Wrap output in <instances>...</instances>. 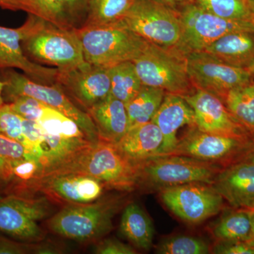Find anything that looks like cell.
Returning a JSON list of instances; mask_svg holds the SVG:
<instances>
[{"instance_id": "2", "label": "cell", "mask_w": 254, "mask_h": 254, "mask_svg": "<svg viewBox=\"0 0 254 254\" xmlns=\"http://www.w3.org/2000/svg\"><path fill=\"white\" fill-rule=\"evenodd\" d=\"M128 202L124 195H108L85 204L64 205L48 219L55 235L76 242H96L113 230V219Z\"/></svg>"}, {"instance_id": "24", "label": "cell", "mask_w": 254, "mask_h": 254, "mask_svg": "<svg viewBox=\"0 0 254 254\" xmlns=\"http://www.w3.org/2000/svg\"><path fill=\"white\" fill-rule=\"evenodd\" d=\"M163 142L160 128L150 121L128 128L116 145L125 156L137 163L158 155Z\"/></svg>"}, {"instance_id": "20", "label": "cell", "mask_w": 254, "mask_h": 254, "mask_svg": "<svg viewBox=\"0 0 254 254\" xmlns=\"http://www.w3.org/2000/svg\"><path fill=\"white\" fill-rule=\"evenodd\" d=\"M151 121L159 127L163 136L158 155L172 154L178 144L179 129L185 125L195 126L194 113L182 95L166 93Z\"/></svg>"}, {"instance_id": "16", "label": "cell", "mask_w": 254, "mask_h": 254, "mask_svg": "<svg viewBox=\"0 0 254 254\" xmlns=\"http://www.w3.org/2000/svg\"><path fill=\"white\" fill-rule=\"evenodd\" d=\"M182 97L193 109L195 126L200 131L222 136L254 138L218 97L195 88L190 94Z\"/></svg>"}, {"instance_id": "21", "label": "cell", "mask_w": 254, "mask_h": 254, "mask_svg": "<svg viewBox=\"0 0 254 254\" xmlns=\"http://www.w3.org/2000/svg\"><path fill=\"white\" fill-rule=\"evenodd\" d=\"M23 11L58 27L78 30L86 22V0H23Z\"/></svg>"}, {"instance_id": "8", "label": "cell", "mask_w": 254, "mask_h": 254, "mask_svg": "<svg viewBox=\"0 0 254 254\" xmlns=\"http://www.w3.org/2000/svg\"><path fill=\"white\" fill-rule=\"evenodd\" d=\"M121 21L145 41L179 51L182 30L178 10L158 0H134Z\"/></svg>"}, {"instance_id": "39", "label": "cell", "mask_w": 254, "mask_h": 254, "mask_svg": "<svg viewBox=\"0 0 254 254\" xmlns=\"http://www.w3.org/2000/svg\"><path fill=\"white\" fill-rule=\"evenodd\" d=\"M0 7L13 11L23 10V0H0Z\"/></svg>"}, {"instance_id": "9", "label": "cell", "mask_w": 254, "mask_h": 254, "mask_svg": "<svg viewBox=\"0 0 254 254\" xmlns=\"http://www.w3.org/2000/svg\"><path fill=\"white\" fill-rule=\"evenodd\" d=\"M53 203L44 195L4 196L0 200V235L26 243L45 240L38 222L53 215Z\"/></svg>"}, {"instance_id": "37", "label": "cell", "mask_w": 254, "mask_h": 254, "mask_svg": "<svg viewBox=\"0 0 254 254\" xmlns=\"http://www.w3.org/2000/svg\"><path fill=\"white\" fill-rule=\"evenodd\" d=\"M33 252V243L20 242L0 235V254H28Z\"/></svg>"}, {"instance_id": "12", "label": "cell", "mask_w": 254, "mask_h": 254, "mask_svg": "<svg viewBox=\"0 0 254 254\" xmlns=\"http://www.w3.org/2000/svg\"><path fill=\"white\" fill-rule=\"evenodd\" d=\"M160 199L182 221L198 225L218 215L225 207V199L213 185L193 182L168 187L159 191Z\"/></svg>"}, {"instance_id": "30", "label": "cell", "mask_w": 254, "mask_h": 254, "mask_svg": "<svg viewBox=\"0 0 254 254\" xmlns=\"http://www.w3.org/2000/svg\"><path fill=\"white\" fill-rule=\"evenodd\" d=\"M227 109L254 136V78L231 90L225 97Z\"/></svg>"}, {"instance_id": "44", "label": "cell", "mask_w": 254, "mask_h": 254, "mask_svg": "<svg viewBox=\"0 0 254 254\" xmlns=\"http://www.w3.org/2000/svg\"><path fill=\"white\" fill-rule=\"evenodd\" d=\"M247 1L248 3L249 6H250L251 11L254 15V0H247Z\"/></svg>"}, {"instance_id": "22", "label": "cell", "mask_w": 254, "mask_h": 254, "mask_svg": "<svg viewBox=\"0 0 254 254\" xmlns=\"http://www.w3.org/2000/svg\"><path fill=\"white\" fill-rule=\"evenodd\" d=\"M203 51L230 66L254 73V32L225 35Z\"/></svg>"}, {"instance_id": "13", "label": "cell", "mask_w": 254, "mask_h": 254, "mask_svg": "<svg viewBox=\"0 0 254 254\" xmlns=\"http://www.w3.org/2000/svg\"><path fill=\"white\" fill-rule=\"evenodd\" d=\"M187 71L193 86L225 101L231 90L253 81L254 73L222 63L203 51L186 55Z\"/></svg>"}, {"instance_id": "38", "label": "cell", "mask_w": 254, "mask_h": 254, "mask_svg": "<svg viewBox=\"0 0 254 254\" xmlns=\"http://www.w3.org/2000/svg\"><path fill=\"white\" fill-rule=\"evenodd\" d=\"M66 252L64 246L55 241L46 240L33 243V252L36 254H59Z\"/></svg>"}, {"instance_id": "14", "label": "cell", "mask_w": 254, "mask_h": 254, "mask_svg": "<svg viewBox=\"0 0 254 254\" xmlns=\"http://www.w3.org/2000/svg\"><path fill=\"white\" fill-rule=\"evenodd\" d=\"M41 171L38 159L22 143L0 133V192L4 196H27Z\"/></svg>"}, {"instance_id": "36", "label": "cell", "mask_w": 254, "mask_h": 254, "mask_svg": "<svg viewBox=\"0 0 254 254\" xmlns=\"http://www.w3.org/2000/svg\"><path fill=\"white\" fill-rule=\"evenodd\" d=\"M211 252L218 254H254V246L245 242H217Z\"/></svg>"}, {"instance_id": "5", "label": "cell", "mask_w": 254, "mask_h": 254, "mask_svg": "<svg viewBox=\"0 0 254 254\" xmlns=\"http://www.w3.org/2000/svg\"><path fill=\"white\" fill-rule=\"evenodd\" d=\"M77 33L86 63L104 67L133 61L141 55L148 43L122 21L81 28Z\"/></svg>"}, {"instance_id": "42", "label": "cell", "mask_w": 254, "mask_h": 254, "mask_svg": "<svg viewBox=\"0 0 254 254\" xmlns=\"http://www.w3.org/2000/svg\"><path fill=\"white\" fill-rule=\"evenodd\" d=\"M249 244L251 245L254 246V210L252 212V235H251V238L248 242Z\"/></svg>"}, {"instance_id": "35", "label": "cell", "mask_w": 254, "mask_h": 254, "mask_svg": "<svg viewBox=\"0 0 254 254\" xmlns=\"http://www.w3.org/2000/svg\"><path fill=\"white\" fill-rule=\"evenodd\" d=\"M96 254H135L136 250L116 238H103L96 242L93 249Z\"/></svg>"}, {"instance_id": "19", "label": "cell", "mask_w": 254, "mask_h": 254, "mask_svg": "<svg viewBox=\"0 0 254 254\" xmlns=\"http://www.w3.org/2000/svg\"><path fill=\"white\" fill-rule=\"evenodd\" d=\"M212 185L230 206L254 210V163L243 160L222 169Z\"/></svg>"}, {"instance_id": "41", "label": "cell", "mask_w": 254, "mask_h": 254, "mask_svg": "<svg viewBox=\"0 0 254 254\" xmlns=\"http://www.w3.org/2000/svg\"><path fill=\"white\" fill-rule=\"evenodd\" d=\"M4 81L0 80V106L5 104L4 98H3V90H4Z\"/></svg>"}, {"instance_id": "7", "label": "cell", "mask_w": 254, "mask_h": 254, "mask_svg": "<svg viewBox=\"0 0 254 254\" xmlns=\"http://www.w3.org/2000/svg\"><path fill=\"white\" fill-rule=\"evenodd\" d=\"M5 69L2 79L5 83L3 90L5 103H10L21 96L36 98L77 123L92 143L99 141L96 127L90 115L75 105L59 84H42L33 81L24 73L9 68Z\"/></svg>"}, {"instance_id": "31", "label": "cell", "mask_w": 254, "mask_h": 254, "mask_svg": "<svg viewBox=\"0 0 254 254\" xmlns=\"http://www.w3.org/2000/svg\"><path fill=\"white\" fill-rule=\"evenodd\" d=\"M211 14L228 19L254 21L247 0H190Z\"/></svg>"}, {"instance_id": "45", "label": "cell", "mask_w": 254, "mask_h": 254, "mask_svg": "<svg viewBox=\"0 0 254 254\" xmlns=\"http://www.w3.org/2000/svg\"><path fill=\"white\" fill-rule=\"evenodd\" d=\"M4 195L2 194V193L0 192V200L2 199L3 198H4Z\"/></svg>"}, {"instance_id": "1", "label": "cell", "mask_w": 254, "mask_h": 254, "mask_svg": "<svg viewBox=\"0 0 254 254\" xmlns=\"http://www.w3.org/2000/svg\"><path fill=\"white\" fill-rule=\"evenodd\" d=\"M76 173L100 180L106 190L131 192L137 190V169L120 151L116 143L99 140L48 173Z\"/></svg>"}, {"instance_id": "26", "label": "cell", "mask_w": 254, "mask_h": 254, "mask_svg": "<svg viewBox=\"0 0 254 254\" xmlns=\"http://www.w3.org/2000/svg\"><path fill=\"white\" fill-rule=\"evenodd\" d=\"M221 216L211 227L217 242H245L251 238L253 210L238 208H225Z\"/></svg>"}, {"instance_id": "27", "label": "cell", "mask_w": 254, "mask_h": 254, "mask_svg": "<svg viewBox=\"0 0 254 254\" xmlns=\"http://www.w3.org/2000/svg\"><path fill=\"white\" fill-rule=\"evenodd\" d=\"M166 92L160 88L142 85L141 89L125 104L128 128L150 122L163 103Z\"/></svg>"}, {"instance_id": "40", "label": "cell", "mask_w": 254, "mask_h": 254, "mask_svg": "<svg viewBox=\"0 0 254 254\" xmlns=\"http://www.w3.org/2000/svg\"><path fill=\"white\" fill-rule=\"evenodd\" d=\"M158 1H161L164 4L168 5L174 9H177L190 0H158Z\"/></svg>"}, {"instance_id": "29", "label": "cell", "mask_w": 254, "mask_h": 254, "mask_svg": "<svg viewBox=\"0 0 254 254\" xmlns=\"http://www.w3.org/2000/svg\"><path fill=\"white\" fill-rule=\"evenodd\" d=\"M86 1L87 16L83 27L103 26L121 21L134 0Z\"/></svg>"}, {"instance_id": "6", "label": "cell", "mask_w": 254, "mask_h": 254, "mask_svg": "<svg viewBox=\"0 0 254 254\" xmlns=\"http://www.w3.org/2000/svg\"><path fill=\"white\" fill-rule=\"evenodd\" d=\"M132 62L145 86L182 96L195 90L187 71L186 56L178 50L148 42L141 55Z\"/></svg>"}, {"instance_id": "25", "label": "cell", "mask_w": 254, "mask_h": 254, "mask_svg": "<svg viewBox=\"0 0 254 254\" xmlns=\"http://www.w3.org/2000/svg\"><path fill=\"white\" fill-rule=\"evenodd\" d=\"M120 230L133 247L149 251L153 246L154 227L150 217L139 205L131 202L124 208Z\"/></svg>"}, {"instance_id": "32", "label": "cell", "mask_w": 254, "mask_h": 254, "mask_svg": "<svg viewBox=\"0 0 254 254\" xmlns=\"http://www.w3.org/2000/svg\"><path fill=\"white\" fill-rule=\"evenodd\" d=\"M212 247L199 237L175 235L164 239L156 247L159 254H207Z\"/></svg>"}, {"instance_id": "43", "label": "cell", "mask_w": 254, "mask_h": 254, "mask_svg": "<svg viewBox=\"0 0 254 254\" xmlns=\"http://www.w3.org/2000/svg\"><path fill=\"white\" fill-rule=\"evenodd\" d=\"M245 160H246V161H249L251 162V163H254V150L253 151L251 152L250 154L246 157Z\"/></svg>"}, {"instance_id": "10", "label": "cell", "mask_w": 254, "mask_h": 254, "mask_svg": "<svg viewBox=\"0 0 254 254\" xmlns=\"http://www.w3.org/2000/svg\"><path fill=\"white\" fill-rule=\"evenodd\" d=\"M177 10L182 30L179 51L185 56L192 52L202 51L225 35L254 32V21L220 17L202 9L190 0Z\"/></svg>"}, {"instance_id": "17", "label": "cell", "mask_w": 254, "mask_h": 254, "mask_svg": "<svg viewBox=\"0 0 254 254\" xmlns=\"http://www.w3.org/2000/svg\"><path fill=\"white\" fill-rule=\"evenodd\" d=\"M58 84L86 111L110 95L108 68L88 63L70 71H59Z\"/></svg>"}, {"instance_id": "23", "label": "cell", "mask_w": 254, "mask_h": 254, "mask_svg": "<svg viewBox=\"0 0 254 254\" xmlns=\"http://www.w3.org/2000/svg\"><path fill=\"white\" fill-rule=\"evenodd\" d=\"M86 112L96 127L99 140L118 143L128 129L125 104L111 94Z\"/></svg>"}, {"instance_id": "33", "label": "cell", "mask_w": 254, "mask_h": 254, "mask_svg": "<svg viewBox=\"0 0 254 254\" xmlns=\"http://www.w3.org/2000/svg\"><path fill=\"white\" fill-rule=\"evenodd\" d=\"M0 133L16 140L26 147L23 118L15 113L7 103L0 106Z\"/></svg>"}, {"instance_id": "4", "label": "cell", "mask_w": 254, "mask_h": 254, "mask_svg": "<svg viewBox=\"0 0 254 254\" xmlns=\"http://www.w3.org/2000/svg\"><path fill=\"white\" fill-rule=\"evenodd\" d=\"M136 163L137 190H160L193 182L213 183L222 170L216 164L175 154L158 155Z\"/></svg>"}, {"instance_id": "11", "label": "cell", "mask_w": 254, "mask_h": 254, "mask_svg": "<svg viewBox=\"0 0 254 254\" xmlns=\"http://www.w3.org/2000/svg\"><path fill=\"white\" fill-rule=\"evenodd\" d=\"M254 150V138L222 136L190 127L172 154L216 164L222 168L245 160Z\"/></svg>"}, {"instance_id": "15", "label": "cell", "mask_w": 254, "mask_h": 254, "mask_svg": "<svg viewBox=\"0 0 254 254\" xmlns=\"http://www.w3.org/2000/svg\"><path fill=\"white\" fill-rule=\"evenodd\" d=\"M105 185L88 175L76 173L52 174L37 179L29 189V195H46L53 203L85 204L103 196Z\"/></svg>"}, {"instance_id": "18", "label": "cell", "mask_w": 254, "mask_h": 254, "mask_svg": "<svg viewBox=\"0 0 254 254\" xmlns=\"http://www.w3.org/2000/svg\"><path fill=\"white\" fill-rule=\"evenodd\" d=\"M26 33V24L17 28L0 26V69L19 68L26 76L45 85L58 83L59 70L32 61L23 53L21 42Z\"/></svg>"}, {"instance_id": "28", "label": "cell", "mask_w": 254, "mask_h": 254, "mask_svg": "<svg viewBox=\"0 0 254 254\" xmlns=\"http://www.w3.org/2000/svg\"><path fill=\"white\" fill-rule=\"evenodd\" d=\"M107 68L110 80V94L126 104L143 85L133 62H123Z\"/></svg>"}, {"instance_id": "3", "label": "cell", "mask_w": 254, "mask_h": 254, "mask_svg": "<svg viewBox=\"0 0 254 254\" xmlns=\"http://www.w3.org/2000/svg\"><path fill=\"white\" fill-rule=\"evenodd\" d=\"M28 14L21 46L30 60L54 66L60 71H70L86 63L77 30L58 27Z\"/></svg>"}, {"instance_id": "34", "label": "cell", "mask_w": 254, "mask_h": 254, "mask_svg": "<svg viewBox=\"0 0 254 254\" xmlns=\"http://www.w3.org/2000/svg\"><path fill=\"white\" fill-rule=\"evenodd\" d=\"M7 104L23 118L36 123L39 121L47 106L43 102L29 96L18 97Z\"/></svg>"}]
</instances>
